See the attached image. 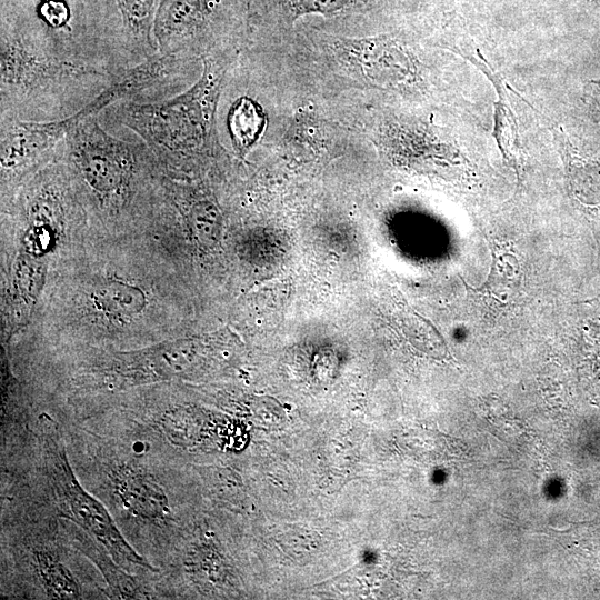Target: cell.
I'll use <instances>...</instances> for the list:
<instances>
[{"label": "cell", "instance_id": "cell-9", "mask_svg": "<svg viewBox=\"0 0 600 600\" xmlns=\"http://www.w3.org/2000/svg\"><path fill=\"white\" fill-rule=\"evenodd\" d=\"M108 478L117 503L131 518L149 524H164L171 519L169 497L147 469L122 462L110 469Z\"/></svg>", "mask_w": 600, "mask_h": 600}, {"label": "cell", "instance_id": "cell-6", "mask_svg": "<svg viewBox=\"0 0 600 600\" xmlns=\"http://www.w3.org/2000/svg\"><path fill=\"white\" fill-rule=\"evenodd\" d=\"M194 56L171 53L156 56L138 63L120 74L117 80L104 89L96 99L71 116L78 121L87 116L104 111L120 101L150 102L170 98V92L180 83Z\"/></svg>", "mask_w": 600, "mask_h": 600}, {"label": "cell", "instance_id": "cell-5", "mask_svg": "<svg viewBox=\"0 0 600 600\" xmlns=\"http://www.w3.org/2000/svg\"><path fill=\"white\" fill-rule=\"evenodd\" d=\"M231 0H161L153 24L160 54L204 57V49L221 30Z\"/></svg>", "mask_w": 600, "mask_h": 600}, {"label": "cell", "instance_id": "cell-2", "mask_svg": "<svg viewBox=\"0 0 600 600\" xmlns=\"http://www.w3.org/2000/svg\"><path fill=\"white\" fill-rule=\"evenodd\" d=\"M201 60V77L183 92L152 102L120 101L104 110L173 172L189 169L214 151V113L229 62L224 56L211 54Z\"/></svg>", "mask_w": 600, "mask_h": 600}, {"label": "cell", "instance_id": "cell-12", "mask_svg": "<svg viewBox=\"0 0 600 600\" xmlns=\"http://www.w3.org/2000/svg\"><path fill=\"white\" fill-rule=\"evenodd\" d=\"M28 558L32 576L48 598H82L81 586L61 559L58 548L37 542L29 548Z\"/></svg>", "mask_w": 600, "mask_h": 600}, {"label": "cell", "instance_id": "cell-11", "mask_svg": "<svg viewBox=\"0 0 600 600\" xmlns=\"http://www.w3.org/2000/svg\"><path fill=\"white\" fill-rule=\"evenodd\" d=\"M189 360L187 343L173 341L136 353H123L116 360L111 371L129 382L164 380L181 376Z\"/></svg>", "mask_w": 600, "mask_h": 600}, {"label": "cell", "instance_id": "cell-13", "mask_svg": "<svg viewBox=\"0 0 600 600\" xmlns=\"http://www.w3.org/2000/svg\"><path fill=\"white\" fill-rule=\"evenodd\" d=\"M77 527V526H76ZM74 546L100 570L107 582L109 594L116 599H142L150 593L134 578L122 570L110 552L87 532L76 528L72 534Z\"/></svg>", "mask_w": 600, "mask_h": 600}, {"label": "cell", "instance_id": "cell-3", "mask_svg": "<svg viewBox=\"0 0 600 600\" xmlns=\"http://www.w3.org/2000/svg\"><path fill=\"white\" fill-rule=\"evenodd\" d=\"M98 118L91 114L73 121L68 117L61 151L72 177L93 201L116 212L131 200L142 173L158 162L143 141H124L109 134Z\"/></svg>", "mask_w": 600, "mask_h": 600}, {"label": "cell", "instance_id": "cell-1", "mask_svg": "<svg viewBox=\"0 0 600 600\" xmlns=\"http://www.w3.org/2000/svg\"><path fill=\"white\" fill-rule=\"evenodd\" d=\"M0 120L73 116L118 77L70 61L26 9L1 0Z\"/></svg>", "mask_w": 600, "mask_h": 600}, {"label": "cell", "instance_id": "cell-14", "mask_svg": "<svg viewBox=\"0 0 600 600\" xmlns=\"http://www.w3.org/2000/svg\"><path fill=\"white\" fill-rule=\"evenodd\" d=\"M266 116L261 106L250 97L233 101L227 114V129L234 150L246 154L261 137Z\"/></svg>", "mask_w": 600, "mask_h": 600}, {"label": "cell", "instance_id": "cell-8", "mask_svg": "<svg viewBox=\"0 0 600 600\" xmlns=\"http://www.w3.org/2000/svg\"><path fill=\"white\" fill-rule=\"evenodd\" d=\"M337 48L343 62L368 82L399 87L416 80V67L409 52L391 39H343Z\"/></svg>", "mask_w": 600, "mask_h": 600}, {"label": "cell", "instance_id": "cell-10", "mask_svg": "<svg viewBox=\"0 0 600 600\" xmlns=\"http://www.w3.org/2000/svg\"><path fill=\"white\" fill-rule=\"evenodd\" d=\"M160 1L101 0L112 37L130 68L158 53L153 24Z\"/></svg>", "mask_w": 600, "mask_h": 600}, {"label": "cell", "instance_id": "cell-4", "mask_svg": "<svg viewBox=\"0 0 600 600\" xmlns=\"http://www.w3.org/2000/svg\"><path fill=\"white\" fill-rule=\"evenodd\" d=\"M41 440L46 477L60 513L102 544L124 568L154 571L128 543L103 504L80 484L68 460L59 429L48 416L41 420Z\"/></svg>", "mask_w": 600, "mask_h": 600}, {"label": "cell", "instance_id": "cell-7", "mask_svg": "<svg viewBox=\"0 0 600 600\" xmlns=\"http://www.w3.org/2000/svg\"><path fill=\"white\" fill-rule=\"evenodd\" d=\"M69 124L53 121L0 120V163L2 181L50 162L57 154Z\"/></svg>", "mask_w": 600, "mask_h": 600}, {"label": "cell", "instance_id": "cell-16", "mask_svg": "<svg viewBox=\"0 0 600 600\" xmlns=\"http://www.w3.org/2000/svg\"><path fill=\"white\" fill-rule=\"evenodd\" d=\"M354 0H291L296 16L333 14L346 10Z\"/></svg>", "mask_w": 600, "mask_h": 600}, {"label": "cell", "instance_id": "cell-15", "mask_svg": "<svg viewBox=\"0 0 600 600\" xmlns=\"http://www.w3.org/2000/svg\"><path fill=\"white\" fill-rule=\"evenodd\" d=\"M90 298L96 310L116 319L137 316L146 307L143 291L122 281L111 280L98 284Z\"/></svg>", "mask_w": 600, "mask_h": 600}]
</instances>
